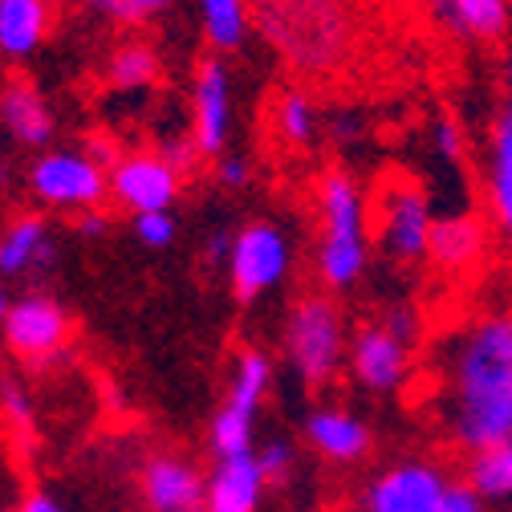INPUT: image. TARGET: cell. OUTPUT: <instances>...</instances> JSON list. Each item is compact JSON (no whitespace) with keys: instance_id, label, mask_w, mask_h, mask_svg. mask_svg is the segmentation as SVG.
I'll list each match as a JSON object with an SVG mask.
<instances>
[{"instance_id":"22","label":"cell","mask_w":512,"mask_h":512,"mask_svg":"<svg viewBox=\"0 0 512 512\" xmlns=\"http://www.w3.org/2000/svg\"><path fill=\"white\" fill-rule=\"evenodd\" d=\"M49 33V0H0V57H29Z\"/></svg>"},{"instance_id":"1","label":"cell","mask_w":512,"mask_h":512,"mask_svg":"<svg viewBox=\"0 0 512 512\" xmlns=\"http://www.w3.org/2000/svg\"><path fill=\"white\" fill-rule=\"evenodd\" d=\"M447 427L468 452L512 443V309L468 322L443 362Z\"/></svg>"},{"instance_id":"16","label":"cell","mask_w":512,"mask_h":512,"mask_svg":"<svg viewBox=\"0 0 512 512\" xmlns=\"http://www.w3.org/2000/svg\"><path fill=\"white\" fill-rule=\"evenodd\" d=\"M265 472L256 464V456H232V460H216L212 476H208V496H204V512H256L265 500Z\"/></svg>"},{"instance_id":"31","label":"cell","mask_w":512,"mask_h":512,"mask_svg":"<svg viewBox=\"0 0 512 512\" xmlns=\"http://www.w3.org/2000/svg\"><path fill=\"white\" fill-rule=\"evenodd\" d=\"M256 464H261V472H265V480L273 484V480H285L289 476V468H293V447L285 443V439H269L265 447H256Z\"/></svg>"},{"instance_id":"27","label":"cell","mask_w":512,"mask_h":512,"mask_svg":"<svg viewBox=\"0 0 512 512\" xmlns=\"http://www.w3.org/2000/svg\"><path fill=\"white\" fill-rule=\"evenodd\" d=\"M82 5L118 25H139V21H151L155 13H163L171 0H82Z\"/></svg>"},{"instance_id":"17","label":"cell","mask_w":512,"mask_h":512,"mask_svg":"<svg viewBox=\"0 0 512 512\" xmlns=\"http://www.w3.org/2000/svg\"><path fill=\"white\" fill-rule=\"evenodd\" d=\"M488 248V228L480 216L472 212H456V216H435L431 220V236H427V256L443 269V273H464L472 269Z\"/></svg>"},{"instance_id":"8","label":"cell","mask_w":512,"mask_h":512,"mask_svg":"<svg viewBox=\"0 0 512 512\" xmlns=\"http://www.w3.org/2000/svg\"><path fill=\"white\" fill-rule=\"evenodd\" d=\"M29 187L37 200L53 208H82V212H94L110 191L106 171L94 167L82 151H45L29 167Z\"/></svg>"},{"instance_id":"12","label":"cell","mask_w":512,"mask_h":512,"mask_svg":"<svg viewBox=\"0 0 512 512\" xmlns=\"http://www.w3.org/2000/svg\"><path fill=\"white\" fill-rule=\"evenodd\" d=\"M447 484L452 480H447L435 464H419V460L395 464L370 480L362 508L366 512H439Z\"/></svg>"},{"instance_id":"9","label":"cell","mask_w":512,"mask_h":512,"mask_svg":"<svg viewBox=\"0 0 512 512\" xmlns=\"http://www.w3.org/2000/svg\"><path fill=\"white\" fill-rule=\"evenodd\" d=\"M179 171L159 155V151H135L122 155V163L106 175L110 196L135 216L147 212H171L175 196H179Z\"/></svg>"},{"instance_id":"29","label":"cell","mask_w":512,"mask_h":512,"mask_svg":"<svg viewBox=\"0 0 512 512\" xmlns=\"http://www.w3.org/2000/svg\"><path fill=\"white\" fill-rule=\"evenodd\" d=\"M175 216L171 212H147V216H135V236L139 244L147 248H171L175 244Z\"/></svg>"},{"instance_id":"10","label":"cell","mask_w":512,"mask_h":512,"mask_svg":"<svg viewBox=\"0 0 512 512\" xmlns=\"http://www.w3.org/2000/svg\"><path fill=\"white\" fill-rule=\"evenodd\" d=\"M191 143L200 159H220L232 131V78L220 57H204L191 86Z\"/></svg>"},{"instance_id":"39","label":"cell","mask_w":512,"mask_h":512,"mask_svg":"<svg viewBox=\"0 0 512 512\" xmlns=\"http://www.w3.org/2000/svg\"><path fill=\"white\" fill-rule=\"evenodd\" d=\"M9 305H13V301H9V293L0 289V322H5V317H9Z\"/></svg>"},{"instance_id":"36","label":"cell","mask_w":512,"mask_h":512,"mask_svg":"<svg viewBox=\"0 0 512 512\" xmlns=\"http://www.w3.org/2000/svg\"><path fill=\"white\" fill-rule=\"evenodd\" d=\"M358 131H362V122L350 114H334V122H330V135H334V143H354L358 139Z\"/></svg>"},{"instance_id":"21","label":"cell","mask_w":512,"mask_h":512,"mask_svg":"<svg viewBox=\"0 0 512 512\" xmlns=\"http://www.w3.org/2000/svg\"><path fill=\"white\" fill-rule=\"evenodd\" d=\"M431 9L472 41H500L512 25V0H431Z\"/></svg>"},{"instance_id":"35","label":"cell","mask_w":512,"mask_h":512,"mask_svg":"<svg viewBox=\"0 0 512 512\" xmlns=\"http://www.w3.org/2000/svg\"><path fill=\"white\" fill-rule=\"evenodd\" d=\"M216 179H220L224 187L240 191V187H248V179H252V167H248L240 155H220V159H216Z\"/></svg>"},{"instance_id":"13","label":"cell","mask_w":512,"mask_h":512,"mask_svg":"<svg viewBox=\"0 0 512 512\" xmlns=\"http://www.w3.org/2000/svg\"><path fill=\"white\" fill-rule=\"evenodd\" d=\"M350 370L366 391H399L411 374V346L382 326H362L350 342Z\"/></svg>"},{"instance_id":"23","label":"cell","mask_w":512,"mask_h":512,"mask_svg":"<svg viewBox=\"0 0 512 512\" xmlns=\"http://www.w3.org/2000/svg\"><path fill=\"white\" fill-rule=\"evenodd\" d=\"M159 74H163V61L147 41H122L106 61V82L114 90H126V94L155 86Z\"/></svg>"},{"instance_id":"34","label":"cell","mask_w":512,"mask_h":512,"mask_svg":"<svg viewBox=\"0 0 512 512\" xmlns=\"http://www.w3.org/2000/svg\"><path fill=\"white\" fill-rule=\"evenodd\" d=\"M82 155H86V159H90L94 167H102L106 175H110V171H114V167L122 163V147H118V143H114L110 135H90V139H86V151H82Z\"/></svg>"},{"instance_id":"32","label":"cell","mask_w":512,"mask_h":512,"mask_svg":"<svg viewBox=\"0 0 512 512\" xmlns=\"http://www.w3.org/2000/svg\"><path fill=\"white\" fill-rule=\"evenodd\" d=\"M439 512H488V500L480 492H472L468 480H452V484H447V492H443Z\"/></svg>"},{"instance_id":"18","label":"cell","mask_w":512,"mask_h":512,"mask_svg":"<svg viewBox=\"0 0 512 512\" xmlns=\"http://www.w3.org/2000/svg\"><path fill=\"white\" fill-rule=\"evenodd\" d=\"M57 261V244L41 216H17L0 232V277H41Z\"/></svg>"},{"instance_id":"19","label":"cell","mask_w":512,"mask_h":512,"mask_svg":"<svg viewBox=\"0 0 512 512\" xmlns=\"http://www.w3.org/2000/svg\"><path fill=\"white\" fill-rule=\"evenodd\" d=\"M305 439L313 443L317 456H326L334 464H354L370 452V427L342 407H317L305 419Z\"/></svg>"},{"instance_id":"11","label":"cell","mask_w":512,"mask_h":512,"mask_svg":"<svg viewBox=\"0 0 512 512\" xmlns=\"http://www.w3.org/2000/svg\"><path fill=\"white\" fill-rule=\"evenodd\" d=\"M0 330H5V342L13 354L45 362V358L61 354V346L70 342V313L53 297L33 293V297H21L9 305V317L0 322Z\"/></svg>"},{"instance_id":"14","label":"cell","mask_w":512,"mask_h":512,"mask_svg":"<svg viewBox=\"0 0 512 512\" xmlns=\"http://www.w3.org/2000/svg\"><path fill=\"white\" fill-rule=\"evenodd\" d=\"M208 476L179 456H155L143 468V500L151 512H204Z\"/></svg>"},{"instance_id":"5","label":"cell","mask_w":512,"mask_h":512,"mask_svg":"<svg viewBox=\"0 0 512 512\" xmlns=\"http://www.w3.org/2000/svg\"><path fill=\"white\" fill-rule=\"evenodd\" d=\"M273 387V358L265 350H240L228 382V403L212 419V452L216 460L248 456L252 452V431H256V411H261L265 395Z\"/></svg>"},{"instance_id":"3","label":"cell","mask_w":512,"mask_h":512,"mask_svg":"<svg viewBox=\"0 0 512 512\" xmlns=\"http://www.w3.org/2000/svg\"><path fill=\"white\" fill-rule=\"evenodd\" d=\"M317 208H322V244H317V273L330 289H350L366 273V204L358 183L330 167L317 179Z\"/></svg>"},{"instance_id":"24","label":"cell","mask_w":512,"mask_h":512,"mask_svg":"<svg viewBox=\"0 0 512 512\" xmlns=\"http://www.w3.org/2000/svg\"><path fill=\"white\" fill-rule=\"evenodd\" d=\"M468 484L488 504L512 500V443H496V447H484V452H472V460H468Z\"/></svg>"},{"instance_id":"28","label":"cell","mask_w":512,"mask_h":512,"mask_svg":"<svg viewBox=\"0 0 512 512\" xmlns=\"http://www.w3.org/2000/svg\"><path fill=\"white\" fill-rule=\"evenodd\" d=\"M431 143L443 163H464V126L452 114H439L431 122Z\"/></svg>"},{"instance_id":"33","label":"cell","mask_w":512,"mask_h":512,"mask_svg":"<svg viewBox=\"0 0 512 512\" xmlns=\"http://www.w3.org/2000/svg\"><path fill=\"white\" fill-rule=\"evenodd\" d=\"M382 330H387V334H395L399 342H415V334H419V313L411 309V305H391L387 313H382V322H378Z\"/></svg>"},{"instance_id":"6","label":"cell","mask_w":512,"mask_h":512,"mask_svg":"<svg viewBox=\"0 0 512 512\" xmlns=\"http://www.w3.org/2000/svg\"><path fill=\"white\" fill-rule=\"evenodd\" d=\"M374 228H378V248L399 265H411L427 256V236H431V208L423 187L411 175H387L378 183L374 196Z\"/></svg>"},{"instance_id":"4","label":"cell","mask_w":512,"mask_h":512,"mask_svg":"<svg viewBox=\"0 0 512 512\" xmlns=\"http://www.w3.org/2000/svg\"><path fill=\"white\" fill-rule=\"evenodd\" d=\"M285 350L293 370L309 387H326L338 374L342 354H346V334H342V313L326 297H301L289 309L285 322Z\"/></svg>"},{"instance_id":"26","label":"cell","mask_w":512,"mask_h":512,"mask_svg":"<svg viewBox=\"0 0 512 512\" xmlns=\"http://www.w3.org/2000/svg\"><path fill=\"white\" fill-rule=\"evenodd\" d=\"M277 135L289 147H309L317 139V110L301 90H285L277 98Z\"/></svg>"},{"instance_id":"38","label":"cell","mask_w":512,"mask_h":512,"mask_svg":"<svg viewBox=\"0 0 512 512\" xmlns=\"http://www.w3.org/2000/svg\"><path fill=\"white\" fill-rule=\"evenodd\" d=\"M21 512H66V508H61L53 496H41V492H37V496H29V500L21 504Z\"/></svg>"},{"instance_id":"7","label":"cell","mask_w":512,"mask_h":512,"mask_svg":"<svg viewBox=\"0 0 512 512\" xmlns=\"http://www.w3.org/2000/svg\"><path fill=\"white\" fill-rule=\"evenodd\" d=\"M228 277L236 289V301L252 305L289 277V240L277 224L256 220L244 224L232 236V256H228Z\"/></svg>"},{"instance_id":"2","label":"cell","mask_w":512,"mask_h":512,"mask_svg":"<svg viewBox=\"0 0 512 512\" xmlns=\"http://www.w3.org/2000/svg\"><path fill=\"white\" fill-rule=\"evenodd\" d=\"M248 21L301 78H330L350 66L354 17L346 0H248Z\"/></svg>"},{"instance_id":"40","label":"cell","mask_w":512,"mask_h":512,"mask_svg":"<svg viewBox=\"0 0 512 512\" xmlns=\"http://www.w3.org/2000/svg\"><path fill=\"white\" fill-rule=\"evenodd\" d=\"M5 183H9V163L0 159V187H5Z\"/></svg>"},{"instance_id":"30","label":"cell","mask_w":512,"mask_h":512,"mask_svg":"<svg viewBox=\"0 0 512 512\" xmlns=\"http://www.w3.org/2000/svg\"><path fill=\"white\" fill-rule=\"evenodd\" d=\"M0 415L9 419L13 431H33V403L17 382H0Z\"/></svg>"},{"instance_id":"37","label":"cell","mask_w":512,"mask_h":512,"mask_svg":"<svg viewBox=\"0 0 512 512\" xmlns=\"http://www.w3.org/2000/svg\"><path fill=\"white\" fill-rule=\"evenodd\" d=\"M110 228V220H106V212H82V220H78V236H102Z\"/></svg>"},{"instance_id":"15","label":"cell","mask_w":512,"mask_h":512,"mask_svg":"<svg viewBox=\"0 0 512 512\" xmlns=\"http://www.w3.org/2000/svg\"><path fill=\"white\" fill-rule=\"evenodd\" d=\"M504 86H508V98L492 122V135H488L484 183H488V204H492L496 228L512 244V57H508V70H504Z\"/></svg>"},{"instance_id":"20","label":"cell","mask_w":512,"mask_h":512,"mask_svg":"<svg viewBox=\"0 0 512 512\" xmlns=\"http://www.w3.org/2000/svg\"><path fill=\"white\" fill-rule=\"evenodd\" d=\"M0 122L25 147H45L53 139V110L45 94L25 78H13L0 90Z\"/></svg>"},{"instance_id":"25","label":"cell","mask_w":512,"mask_h":512,"mask_svg":"<svg viewBox=\"0 0 512 512\" xmlns=\"http://www.w3.org/2000/svg\"><path fill=\"white\" fill-rule=\"evenodd\" d=\"M200 17H204V37L220 53L244 45V37H248V0H200Z\"/></svg>"}]
</instances>
